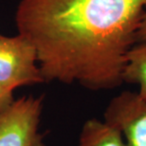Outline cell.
<instances>
[{
  "label": "cell",
  "instance_id": "7a4b0ae2",
  "mask_svg": "<svg viewBox=\"0 0 146 146\" xmlns=\"http://www.w3.org/2000/svg\"><path fill=\"white\" fill-rule=\"evenodd\" d=\"M43 83L33 44L20 34L0 35V86L13 92L18 87Z\"/></svg>",
  "mask_w": 146,
  "mask_h": 146
},
{
  "label": "cell",
  "instance_id": "5b68a950",
  "mask_svg": "<svg viewBox=\"0 0 146 146\" xmlns=\"http://www.w3.org/2000/svg\"><path fill=\"white\" fill-rule=\"evenodd\" d=\"M77 146H126L116 127L98 119H89L82 126Z\"/></svg>",
  "mask_w": 146,
  "mask_h": 146
},
{
  "label": "cell",
  "instance_id": "6da1fadb",
  "mask_svg": "<svg viewBox=\"0 0 146 146\" xmlns=\"http://www.w3.org/2000/svg\"><path fill=\"white\" fill-rule=\"evenodd\" d=\"M145 10L146 0H21L14 19L35 48L45 83L99 91L123 84Z\"/></svg>",
  "mask_w": 146,
  "mask_h": 146
},
{
  "label": "cell",
  "instance_id": "3957f363",
  "mask_svg": "<svg viewBox=\"0 0 146 146\" xmlns=\"http://www.w3.org/2000/svg\"><path fill=\"white\" fill-rule=\"evenodd\" d=\"M43 99L21 97L0 115V146H46L39 130Z\"/></svg>",
  "mask_w": 146,
  "mask_h": 146
},
{
  "label": "cell",
  "instance_id": "277c9868",
  "mask_svg": "<svg viewBox=\"0 0 146 146\" xmlns=\"http://www.w3.org/2000/svg\"><path fill=\"white\" fill-rule=\"evenodd\" d=\"M104 121L116 127L126 146H146V100L125 90L111 99Z\"/></svg>",
  "mask_w": 146,
  "mask_h": 146
},
{
  "label": "cell",
  "instance_id": "8992f818",
  "mask_svg": "<svg viewBox=\"0 0 146 146\" xmlns=\"http://www.w3.org/2000/svg\"><path fill=\"white\" fill-rule=\"evenodd\" d=\"M123 83L139 86V95L146 100V41L135 44L127 53Z\"/></svg>",
  "mask_w": 146,
  "mask_h": 146
},
{
  "label": "cell",
  "instance_id": "ba28073f",
  "mask_svg": "<svg viewBox=\"0 0 146 146\" xmlns=\"http://www.w3.org/2000/svg\"><path fill=\"white\" fill-rule=\"evenodd\" d=\"M146 41V11L142 14L136 33V44Z\"/></svg>",
  "mask_w": 146,
  "mask_h": 146
},
{
  "label": "cell",
  "instance_id": "52a82bcc",
  "mask_svg": "<svg viewBox=\"0 0 146 146\" xmlns=\"http://www.w3.org/2000/svg\"><path fill=\"white\" fill-rule=\"evenodd\" d=\"M14 102L13 92L0 86V115L4 113Z\"/></svg>",
  "mask_w": 146,
  "mask_h": 146
}]
</instances>
